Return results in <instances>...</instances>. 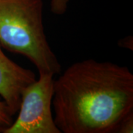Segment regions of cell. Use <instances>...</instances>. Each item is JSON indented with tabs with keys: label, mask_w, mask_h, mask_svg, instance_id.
Masks as SVG:
<instances>
[{
	"label": "cell",
	"mask_w": 133,
	"mask_h": 133,
	"mask_svg": "<svg viewBox=\"0 0 133 133\" xmlns=\"http://www.w3.org/2000/svg\"><path fill=\"white\" fill-rule=\"evenodd\" d=\"M54 122L61 133H117L133 114V75L127 66L86 59L53 83Z\"/></svg>",
	"instance_id": "1"
},
{
	"label": "cell",
	"mask_w": 133,
	"mask_h": 133,
	"mask_svg": "<svg viewBox=\"0 0 133 133\" xmlns=\"http://www.w3.org/2000/svg\"><path fill=\"white\" fill-rule=\"evenodd\" d=\"M42 0H0V46L22 55L40 73H61L43 23Z\"/></svg>",
	"instance_id": "2"
},
{
	"label": "cell",
	"mask_w": 133,
	"mask_h": 133,
	"mask_svg": "<svg viewBox=\"0 0 133 133\" xmlns=\"http://www.w3.org/2000/svg\"><path fill=\"white\" fill-rule=\"evenodd\" d=\"M54 76L40 73L38 79L24 89L19 115L3 133H61L52 114Z\"/></svg>",
	"instance_id": "3"
},
{
	"label": "cell",
	"mask_w": 133,
	"mask_h": 133,
	"mask_svg": "<svg viewBox=\"0 0 133 133\" xmlns=\"http://www.w3.org/2000/svg\"><path fill=\"white\" fill-rule=\"evenodd\" d=\"M36 79L32 70L10 59L0 46V96L13 115L19 111L23 90Z\"/></svg>",
	"instance_id": "4"
},
{
	"label": "cell",
	"mask_w": 133,
	"mask_h": 133,
	"mask_svg": "<svg viewBox=\"0 0 133 133\" xmlns=\"http://www.w3.org/2000/svg\"><path fill=\"white\" fill-rule=\"evenodd\" d=\"M13 116L7 104L0 99V127L5 129L9 127L14 122Z\"/></svg>",
	"instance_id": "5"
},
{
	"label": "cell",
	"mask_w": 133,
	"mask_h": 133,
	"mask_svg": "<svg viewBox=\"0 0 133 133\" xmlns=\"http://www.w3.org/2000/svg\"><path fill=\"white\" fill-rule=\"evenodd\" d=\"M69 0H50V10L53 14H65Z\"/></svg>",
	"instance_id": "6"
},
{
	"label": "cell",
	"mask_w": 133,
	"mask_h": 133,
	"mask_svg": "<svg viewBox=\"0 0 133 133\" xmlns=\"http://www.w3.org/2000/svg\"><path fill=\"white\" fill-rule=\"evenodd\" d=\"M133 132V114L124 120L119 127L117 133H132Z\"/></svg>",
	"instance_id": "7"
},
{
	"label": "cell",
	"mask_w": 133,
	"mask_h": 133,
	"mask_svg": "<svg viewBox=\"0 0 133 133\" xmlns=\"http://www.w3.org/2000/svg\"><path fill=\"white\" fill-rule=\"evenodd\" d=\"M132 36H127L126 38H122L120 41H118V45L120 47L127 49L132 50L133 42H132Z\"/></svg>",
	"instance_id": "8"
},
{
	"label": "cell",
	"mask_w": 133,
	"mask_h": 133,
	"mask_svg": "<svg viewBox=\"0 0 133 133\" xmlns=\"http://www.w3.org/2000/svg\"><path fill=\"white\" fill-rule=\"evenodd\" d=\"M5 130V129L3 128V127H0V133H3V131Z\"/></svg>",
	"instance_id": "9"
}]
</instances>
